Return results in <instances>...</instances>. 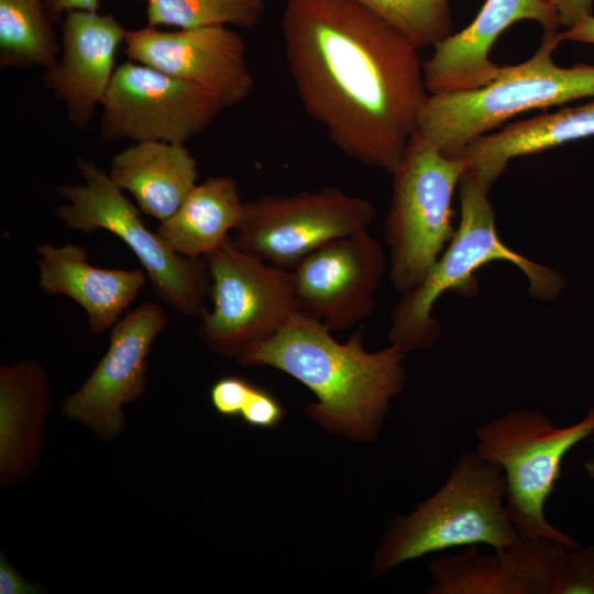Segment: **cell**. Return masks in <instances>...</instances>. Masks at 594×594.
Instances as JSON below:
<instances>
[{
	"label": "cell",
	"mask_w": 594,
	"mask_h": 594,
	"mask_svg": "<svg viewBox=\"0 0 594 594\" xmlns=\"http://www.w3.org/2000/svg\"><path fill=\"white\" fill-rule=\"evenodd\" d=\"M43 587L24 579L8 561L0 556V594H38Z\"/></svg>",
	"instance_id": "29"
},
{
	"label": "cell",
	"mask_w": 594,
	"mask_h": 594,
	"mask_svg": "<svg viewBox=\"0 0 594 594\" xmlns=\"http://www.w3.org/2000/svg\"><path fill=\"white\" fill-rule=\"evenodd\" d=\"M205 260L212 308L200 318L199 336L213 352L239 360L298 310L292 270L243 251L231 237Z\"/></svg>",
	"instance_id": "9"
},
{
	"label": "cell",
	"mask_w": 594,
	"mask_h": 594,
	"mask_svg": "<svg viewBox=\"0 0 594 594\" xmlns=\"http://www.w3.org/2000/svg\"><path fill=\"white\" fill-rule=\"evenodd\" d=\"M557 40L582 42L594 45V15L591 14L572 28L557 32Z\"/></svg>",
	"instance_id": "32"
},
{
	"label": "cell",
	"mask_w": 594,
	"mask_h": 594,
	"mask_svg": "<svg viewBox=\"0 0 594 594\" xmlns=\"http://www.w3.org/2000/svg\"><path fill=\"white\" fill-rule=\"evenodd\" d=\"M108 174L160 222L179 209L199 177L197 160L185 144L163 141L134 142L112 156Z\"/></svg>",
	"instance_id": "20"
},
{
	"label": "cell",
	"mask_w": 594,
	"mask_h": 594,
	"mask_svg": "<svg viewBox=\"0 0 594 594\" xmlns=\"http://www.w3.org/2000/svg\"><path fill=\"white\" fill-rule=\"evenodd\" d=\"M47 375L35 360L0 367V484L15 486L36 468L51 409Z\"/></svg>",
	"instance_id": "19"
},
{
	"label": "cell",
	"mask_w": 594,
	"mask_h": 594,
	"mask_svg": "<svg viewBox=\"0 0 594 594\" xmlns=\"http://www.w3.org/2000/svg\"><path fill=\"white\" fill-rule=\"evenodd\" d=\"M534 20L544 32H559L560 20L549 0H486L473 22L433 45L424 62L429 94L470 90L497 75L501 66L490 59L497 37L512 24Z\"/></svg>",
	"instance_id": "17"
},
{
	"label": "cell",
	"mask_w": 594,
	"mask_h": 594,
	"mask_svg": "<svg viewBox=\"0 0 594 594\" xmlns=\"http://www.w3.org/2000/svg\"><path fill=\"white\" fill-rule=\"evenodd\" d=\"M284 416L279 402L267 391L254 386L241 413L243 421L252 427L273 428Z\"/></svg>",
	"instance_id": "28"
},
{
	"label": "cell",
	"mask_w": 594,
	"mask_h": 594,
	"mask_svg": "<svg viewBox=\"0 0 594 594\" xmlns=\"http://www.w3.org/2000/svg\"><path fill=\"white\" fill-rule=\"evenodd\" d=\"M265 12L264 0H147L151 26L193 29L213 25L256 26Z\"/></svg>",
	"instance_id": "24"
},
{
	"label": "cell",
	"mask_w": 594,
	"mask_h": 594,
	"mask_svg": "<svg viewBox=\"0 0 594 594\" xmlns=\"http://www.w3.org/2000/svg\"><path fill=\"white\" fill-rule=\"evenodd\" d=\"M461 218L446 252L415 289L403 294L392 314L391 343L406 353L431 348L439 339L440 327L432 308L447 290L471 297L476 293L474 273L493 261H506L520 268L528 279L534 298L551 300L564 288L556 271L540 265L507 246L499 238L490 189L468 169L459 182Z\"/></svg>",
	"instance_id": "4"
},
{
	"label": "cell",
	"mask_w": 594,
	"mask_h": 594,
	"mask_svg": "<svg viewBox=\"0 0 594 594\" xmlns=\"http://www.w3.org/2000/svg\"><path fill=\"white\" fill-rule=\"evenodd\" d=\"M466 169L463 156L443 155L414 135L392 174L383 229L391 252L388 277L402 294L421 284L453 238L452 197Z\"/></svg>",
	"instance_id": "8"
},
{
	"label": "cell",
	"mask_w": 594,
	"mask_h": 594,
	"mask_svg": "<svg viewBox=\"0 0 594 594\" xmlns=\"http://www.w3.org/2000/svg\"><path fill=\"white\" fill-rule=\"evenodd\" d=\"M590 136H594V99L481 135L468 144L462 156L468 170L491 189L510 160Z\"/></svg>",
	"instance_id": "21"
},
{
	"label": "cell",
	"mask_w": 594,
	"mask_h": 594,
	"mask_svg": "<svg viewBox=\"0 0 594 594\" xmlns=\"http://www.w3.org/2000/svg\"><path fill=\"white\" fill-rule=\"evenodd\" d=\"M129 59L189 81L215 96L224 108L243 102L255 80L240 33L224 25L162 31L146 25L128 30Z\"/></svg>",
	"instance_id": "13"
},
{
	"label": "cell",
	"mask_w": 594,
	"mask_h": 594,
	"mask_svg": "<svg viewBox=\"0 0 594 594\" xmlns=\"http://www.w3.org/2000/svg\"><path fill=\"white\" fill-rule=\"evenodd\" d=\"M282 34L305 112L348 157L392 175L429 96L420 48L354 0H288Z\"/></svg>",
	"instance_id": "1"
},
{
	"label": "cell",
	"mask_w": 594,
	"mask_h": 594,
	"mask_svg": "<svg viewBox=\"0 0 594 594\" xmlns=\"http://www.w3.org/2000/svg\"><path fill=\"white\" fill-rule=\"evenodd\" d=\"M593 452H594V446H593Z\"/></svg>",
	"instance_id": "34"
},
{
	"label": "cell",
	"mask_w": 594,
	"mask_h": 594,
	"mask_svg": "<svg viewBox=\"0 0 594 594\" xmlns=\"http://www.w3.org/2000/svg\"><path fill=\"white\" fill-rule=\"evenodd\" d=\"M362 337L359 330L341 343L320 320L297 310L239 361L296 378L318 398L306 408L311 419L354 440L370 441L377 436L391 400L404 388L406 352L393 343L367 352Z\"/></svg>",
	"instance_id": "2"
},
{
	"label": "cell",
	"mask_w": 594,
	"mask_h": 594,
	"mask_svg": "<svg viewBox=\"0 0 594 594\" xmlns=\"http://www.w3.org/2000/svg\"><path fill=\"white\" fill-rule=\"evenodd\" d=\"M254 385L238 376H226L211 387L210 399L218 414L226 417L241 416Z\"/></svg>",
	"instance_id": "27"
},
{
	"label": "cell",
	"mask_w": 594,
	"mask_h": 594,
	"mask_svg": "<svg viewBox=\"0 0 594 594\" xmlns=\"http://www.w3.org/2000/svg\"><path fill=\"white\" fill-rule=\"evenodd\" d=\"M505 495L503 469L476 452H464L431 497L393 522L375 556L374 574L451 548L513 543L519 535L507 515Z\"/></svg>",
	"instance_id": "5"
},
{
	"label": "cell",
	"mask_w": 594,
	"mask_h": 594,
	"mask_svg": "<svg viewBox=\"0 0 594 594\" xmlns=\"http://www.w3.org/2000/svg\"><path fill=\"white\" fill-rule=\"evenodd\" d=\"M594 433V406L578 422L556 427L537 410L509 411L475 430L476 453L503 469L505 507L518 535L544 538L569 550L580 546L552 526L544 508L566 453Z\"/></svg>",
	"instance_id": "6"
},
{
	"label": "cell",
	"mask_w": 594,
	"mask_h": 594,
	"mask_svg": "<svg viewBox=\"0 0 594 594\" xmlns=\"http://www.w3.org/2000/svg\"><path fill=\"white\" fill-rule=\"evenodd\" d=\"M167 315L156 304L143 302L111 329L109 348L86 382L62 405L65 416L109 440L124 427L122 406L146 391V358L165 328Z\"/></svg>",
	"instance_id": "14"
},
{
	"label": "cell",
	"mask_w": 594,
	"mask_h": 594,
	"mask_svg": "<svg viewBox=\"0 0 594 594\" xmlns=\"http://www.w3.org/2000/svg\"><path fill=\"white\" fill-rule=\"evenodd\" d=\"M559 44L557 32H544L529 59L501 66L487 84L429 94L415 136L443 155L458 157L470 142L517 114L594 97V66L557 65L552 53Z\"/></svg>",
	"instance_id": "3"
},
{
	"label": "cell",
	"mask_w": 594,
	"mask_h": 594,
	"mask_svg": "<svg viewBox=\"0 0 594 594\" xmlns=\"http://www.w3.org/2000/svg\"><path fill=\"white\" fill-rule=\"evenodd\" d=\"M101 108L99 131L108 142L180 144L205 131L226 109L201 87L131 59L116 68Z\"/></svg>",
	"instance_id": "11"
},
{
	"label": "cell",
	"mask_w": 594,
	"mask_h": 594,
	"mask_svg": "<svg viewBox=\"0 0 594 594\" xmlns=\"http://www.w3.org/2000/svg\"><path fill=\"white\" fill-rule=\"evenodd\" d=\"M557 10L560 25L569 29L593 14V0H549Z\"/></svg>",
	"instance_id": "30"
},
{
	"label": "cell",
	"mask_w": 594,
	"mask_h": 594,
	"mask_svg": "<svg viewBox=\"0 0 594 594\" xmlns=\"http://www.w3.org/2000/svg\"><path fill=\"white\" fill-rule=\"evenodd\" d=\"M566 549L544 538L518 536L510 544L482 553L477 544L429 563V594H553Z\"/></svg>",
	"instance_id": "15"
},
{
	"label": "cell",
	"mask_w": 594,
	"mask_h": 594,
	"mask_svg": "<svg viewBox=\"0 0 594 594\" xmlns=\"http://www.w3.org/2000/svg\"><path fill=\"white\" fill-rule=\"evenodd\" d=\"M238 184L228 176H212L197 184L179 209L156 228L177 253L205 258L237 229L243 212Z\"/></svg>",
	"instance_id": "22"
},
{
	"label": "cell",
	"mask_w": 594,
	"mask_h": 594,
	"mask_svg": "<svg viewBox=\"0 0 594 594\" xmlns=\"http://www.w3.org/2000/svg\"><path fill=\"white\" fill-rule=\"evenodd\" d=\"M38 285L51 295H65L87 314L89 330L99 334L121 319L146 282L141 270L100 268L88 263L86 250L66 243H41Z\"/></svg>",
	"instance_id": "18"
},
{
	"label": "cell",
	"mask_w": 594,
	"mask_h": 594,
	"mask_svg": "<svg viewBox=\"0 0 594 594\" xmlns=\"http://www.w3.org/2000/svg\"><path fill=\"white\" fill-rule=\"evenodd\" d=\"M553 594H594V546L565 551Z\"/></svg>",
	"instance_id": "26"
},
{
	"label": "cell",
	"mask_w": 594,
	"mask_h": 594,
	"mask_svg": "<svg viewBox=\"0 0 594 594\" xmlns=\"http://www.w3.org/2000/svg\"><path fill=\"white\" fill-rule=\"evenodd\" d=\"M409 36L419 48L453 34L449 0H354Z\"/></svg>",
	"instance_id": "25"
},
{
	"label": "cell",
	"mask_w": 594,
	"mask_h": 594,
	"mask_svg": "<svg viewBox=\"0 0 594 594\" xmlns=\"http://www.w3.org/2000/svg\"><path fill=\"white\" fill-rule=\"evenodd\" d=\"M44 0H0V67L53 68L59 57Z\"/></svg>",
	"instance_id": "23"
},
{
	"label": "cell",
	"mask_w": 594,
	"mask_h": 594,
	"mask_svg": "<svg viewBox=\"0 0 594 594\" xmlns=\"http://www.w3.org/2000/svg\"><path fill=\"white\" fill-rule=\"evenodd\" d=\"M385 271L383 249L367 229L329 241L292 268L298 311L331 332L354 327L374 311Z\"/></svg>",
	"instance_id": "12"
},
{
	"label": "cell",
	"mask_w": 594,
	"mask_h": 594,
	"mask_svg": "<svg viewBox=\"0 0 594 594\" xmlns=\"http://www.w3.org/2000/svg\"><path fill=\"white\" fill-rule=\"evenodd\" d=\"M61 29L59 57L43 79L63 101L72 125L86 130L106 99L128 30L111 13L82 10L67 12Z\"/></svg>",
	"instance_id": "16"
},
{
	"label": "cell",
	"mask_w": 594,
	"mask_h": 594,
	"mask_svg": "<svg viewBox=\"0 0 594 594\" xmlns=\"http://www.w3.org/2000/svg\"><path fill=\"white\" fill-rule=\"evenodd\" d=\"M47 14L54 24L62 22L70 11H99L100 0H44Z\"/></svg>",
	"instance_id": "31"
},
{
	"label": "cell",
	"mask_w": 594,
	"mask_h": 594,
	"mask_svg": "<svg viewBox=\"0 0 594 594\" xmlns=\"http://www.w3.org/2000/svg\"><path fill=\"white\" fill-rule=\"evenodd\" d=\"M376 210L367 199L328 186L244 201L234 243L273 265L292 270L338 238L369 229Z\"/></svg>",
	"instance_id": "10"
},
{
	"label": "cell",
	"mask_w": 594,
	"mask_h": 594,
	"mask_svg": "<svg viewBox=\"0 0 594 594\" xmlns=\"http://www.w3.org/2000/svg\"><path fill=\"white\" fill-rule=\"evenodd\" d=\"M584 471L586 473V475L594 481V457L593 458H588L585 462H584Z\"/></svg>",
	"instance_id": "33"
},
{
	"label": "cell",
	"mask_w": 594,
	"mask_h": 594,
	"mask_svg": "<svg viewBox=\"0 0 594 594\" xmlns=\"http://www.w3.org/2000/svg\"><path fill=\"white\" fill-rule=\"evenodd\" d=\"M82 182L64 184L56 193L67 202L56 218L68 229L81 232L106 230L119 238L138 257L156 295L178 312L200 319L210 296V275L205 258L174 251L144 223L139 207L127 198L108 173L79 157Z\"/></svg>",
	"instance_id": "7"
}]
</instances>
